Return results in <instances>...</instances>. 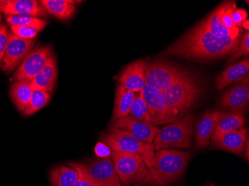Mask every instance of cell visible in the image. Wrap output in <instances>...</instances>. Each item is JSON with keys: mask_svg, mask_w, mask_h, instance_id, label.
<instances>
[{"mask_svg": "<svg viewBox=\"0 0 249 186\" xmlns=\"http://www.w3.org/2000/svg\"><path fill=\"white\" fill-rule=\"evenodd\" d=\"M240 40V37L217 38L199 24L169 46L162 54L187 59H216L235 52Z\"/></svg>", "mask_w": 249, "mask_h": 186, "instance_id": "6da1fadb", "label": "cell"}, {"mask_svg": "<svg viewBox=\"0 0 249 186\" xmlns=\"http://www.w3.org/2000/svg\"><path fill=\"white\" fill-rule=\"evenodd\" d=\"M191 159L189 152L161 149L154 154L153 162L145 180L138 186H165L182 177Z\"/></svg>", "mask_w": 249, "mask_h": 186, "instance_id": "7a4b0ae2", "label": "cell"}, {"mask_svg": "<svg viewBox=\"0 0 249 186\" xmlns=\"http://www.w3.org/2000/svg\"><path fill=\"white\" fill-rule=\"evenodd\" d=\"M200 93L198 81L188 72L162 92L166 106L176 120L193 107Z\"/></svg>", "mask_w": 249, "mask_h": 186, "instance_id": "3957f363", "label": "cell"}, {"mask_svg": "<svg viewBox=\"0 0 249 186\" xmlns=\"http://www.w3.org/2000/svg\"><path fill=\"white\" fill-rule=\"evenodd\" d=\"M195 120L194 114L184 115L159 130L153 142L155 151L171 148H190Z\"/></svg>", "mask_w": 249, "mask_h": 186, "instance_id": "277c9868", "label": "cell"}, {"mask_svg": "<svg viewBox=\"0 0 249 186\" xmlns=\"http://www.w3.org/2000/svg\"><path fill=\"white\" fill-rule=\"evenodd\" d=\"M100 138L111 151L141 155L148 169L152 166L155 152L153 143H145L128 133L113 127H110V131L101 135Z\"/></svg>", "mask_w": 249, "mask_h": 186, "instance_id": "5b68a950", "label": "cell"}, {"mask_svg": "<svg viewBox=\"0 0 249 186\" xmlns=\"http://www.w3.org/2000/svg\"><path fill=\"white\" fill-rule=\"evenodd\" d=\"M110 157L114 162L120 182L124 186H139L148 176L149 170L141 155L112 151Z\"/></svg>", "mask_w": 249, "mask_h": 186, "instance_id": "8992f818", "label": "cell"}, {"mask_svg": "<svg viewBox=\"0 0 249 186\" xmlns=\"http://www.w3.org/2000/svg\"><path fill=\"white\" fill-rule=\"evenodd\" d=\"M187 72L182 68L174 64L155 61L146 65L145 85L163 92Z\"/></svg>", "mask_w": 249, "mask_h": 186, "instance_id": "52a82bcc", "label": "cell"}, {"mask_svg": "<svg viewBox=\"0 0 249 186\" xmlns=\"http://www.w3.org/2000/svg\"><path fill=\"white\" fill-rule=\"evenodd\" d=\"M53 55L51 46H44L32 50L22 60L15 74L16 81L30 83L35 77L43 69L49 58Z\"/></svg>", "mask_w": 249, "mask_h": 186, "instance_id": "ba28073f", "label": "cell"}, {"mask_svg": "<svg viewBox=\"0 0 249 186\" xmlns=\"http://www.w3.org/2000/svg\"><path fill=\"white\" fill-rule=\"evenodd\" d=\"M35 43V40H25L15 35L12 32H9L8 46L3 59L0 63V68L5 72L13 71L32 51Z\"/></svg>", "mask_w": 249, "mask_h": 186, "instance_id": "9c48e42d", "label": "cell"}, {"mask_svg": "<svg viewBox=\"0 0 249 186\" xmlns=\"http://www.w3.org/2000/svg\"><path fill=\"white\" fill-rule=\"evenodd\" d=\"M141 93L149 108L152 124L158 125L176 121L166 106L162 92L145 85Z\"/></svg>", "mask_w": 249, "mask_h": 186, "instance_id": "30bf717a", "label": "cell"}, {"mask_svg": "<svg viewBox=\"0 0 249 186\" xmlns=\"http://www.w3.org/2000/svg\"><path fill=\"white\" fill-rule=\"evenodd\" d=\"M89 177L99 186H122L111 158H95L85 165Z\"/></svg>", "mask_w": 249, "mask_h": 186, "instance_id": "8fae6325", "label": "cell"}, {"mask_svg": "<svg viewBox=\"0 0 249 186\" xmlns=\"http://www.w3.org/2000/svg\"><path fill=\"white\" fill-rule=\"evenodd\" d=\"M124 131L145 143H153L159 128L152 124H146L138 121L129 116L113 121L111 127Z\"/></svg>", "mask_w": 249, "mask_h": 186, "instance_id": "7c38bea8", "label": "cell"}, {"mask_svg": "<svg viewBox=\"0 0 249 186\" xmlns=\"http://www.w3.org/2000/svg\"><path fill=\"white\" fill-rule=\"evenodd\" d=\"M221 113L217 110H208L201 115L196 124V146L206 148L211 144V138L220 118Z\"/></svg>", "mask_w": 249, "mask_h": 186, "instance_id": "4fadbf2b", "label": "cell"}, {"mask_svg": "<svg viewBox=\"0 0 249 186\" xmlns=\"http://www.w3.org/2000/svg\"><path fill=\"white\" fill-rule=\"evenodd\" d=\"M0 12L8 16L29 15L47 17V12L36 0H4L0 1Z\"/></svg>", "mask_w": 249, "mask_h": 186, "instance_id": "5bb4252c", "label": "cell"}, {"mask_svg": "<svg viewBox=\"0 0 249 186\" xmlns=\"http://www.w3.org/2000/svg\"><path fill=\"white\" fill-rule=\"evenodd\" d=\"M248 138L247 128L236 130L221 134L211 138L212 148L222 150L233 154H241Z\"/></svg>", "mask_w": 249, "mask_h": 186, "instance_id": "9a60e30c", "label": "cell"}, {"mask_svg": "<svg viewBox=\"0 0 249 186\" xmlns=\"http://www.w3.org/2000/svg\"><path fill=\"white\" fill-rule=\"evenodd\" d=\"M147 64L144 61H138L127 66L120 74L117 81L128 90L138 93L145 85V72Z\"/></svg>", "mask_w": 249, "mask_h": 186, "instance_id": "2e32d148", "label": "cell"}, {"mask_svg": "<svg viewBox=\"0 0 249 186\" xmlns=\"http://www.w3.org/2000/svg\"><path fill=\"white\" fill-rule=\"evenodd\" d=\"M249 81L237 84L222 94L221 105L231 112L243 111L249 105Z\"/></svg>", "mask_w": 249, "mask_h": 186, "instance_id": "e0dca14e", "label": "cell"}, {"mask_svg": "<svg viewBox=\"0 0 249 186\" xmlns=\"http://www.w3.org/2000/svg\"><path fill=\"white\" fill-rule=\"evenodd\" d=\"M58 78V67L55 57L52 55L43 69L30 82L32 89H38L52 93Z\"/></svg>", "mask_w": 249, "mask_h": 186, "instance_id": "ac0fdd59", "label": "cell"}, {"mask_svg": "<svg viewBox=\"0 0 249 186\" xmlns=\"http://www.w3.org/2000/svg\"><path fill=\"white\" fill-rule=\"evenodd\" d=\"M249 60H244L231 66L222 72L216 79L217 89L221 90L233 83L249 81Z\"/></svg>", "mask_w": 249, "mask_h": 186, "instance_id": "d6986e66", "label": "cell"}, {"mask_svg": "<svg viewBox=\"0 0 249 186\" xmlns=\"http://www.w3.org/2000/svg\"><path fill=\"white\" fill-rule=\"evenodd\" d=\"M225 6V2L219 5L216 10H214L212 13L206 19H204L200 24L208 31L213 36L217 38L240 37V30H229L227 28H225L222 23L221 17Z\"/></svg>", "mask_w": 249, "mask_h": 186, "instance_id": "ffe728a7", "label": "cell"}, {"mask_svg": "<svg viewBox=\"0 0 249 186\" xmlns=\"http://www.w3.org/2000/svg\"><path fill=\"white\" fill-rule=\"evenodd\" d=\"M245 124L244 112H222L212 138L225 133L244 128Z\"/></svg>", "mask_w": 249, "mask_h": 186, "instance_id": "44dd1931", "label": "cell"}, {"mask_svg": "<svg viewBox=\"0 0 249 186\" xmlns=\"http://www.w3.org/2000/svg\"><path fill=\"white\" fill-rule=\"evenodd\" d=\"M135 99V93L128 90L123 85H119L116 91L113 121L129 116L131 107Z\"/></svg>", "mask_w": 249, "mask_h": 186, "instance_id": "7402d4cb", "label": "cell"}, {"mask_svg": "<svg viewBox=\"0 0 249 186\" xmlns=\"http://www.w3.org/2000/svg\"><path fill=\"white\" fill-rule=\"evenodd\" d=\"M39 2L47 13L58 19L67 20L73 16L75 12V4L78 2L70 0H41Z\"/></svg>", "mask_w": 249, "mask_h": 186, "instance_id": "603a6c76", "label": "cell"}, {"mask_svg": "<svg viewBox=\"0 0 249 186\" xmlns=\"http://www.w3.org/2000/svg\"><path fill=\"white\" fill-rule=\"evenodd\" d=\"M32 89L30 83L25 81H16L10 89V96L18 110L23 112L29 105L32 99Z\"/></svg>", "mask_w": 249, "mask_h": 186, "instance_id": "cb8c5ba5", "label": "cell"}, {"mask_svg": "<svg viewBox=\"0 0 249 186\" xmlns=\"http://www.w3.org/2000/svg\"><path fill=\"white\" fill-rule=\"evenodd\" d=\"M52 186H73L78 180V173L72 168L61 165L50 170Z\"/></svg>", "mask_w": 249, "mask_h": 186, "instance_id": "d4e9b609", "label": "cell"}, {"mask_svg": "<svg viewBox=\"0 0 249 186\" xmlns=\"http://www.w3.org/2000/svg\"><path fill=\"white\" fill-rule=\"evenodd\" d=\"M10 26H26L37 29L39 32L43 31L48 25L44 19L29 15H14L8 16L6 19Z\"/></svg>", "mask_w": 249, "mask_h": 186, "instance_id": "484cf974", "label": "cell"}, {"mask_svg": "<svg viewBox=\"0 0 249 186\" xmlns=\"http://www.w3.org/2000/svg\"><path fill=\"white\" fill-rule=\"evenodd\" d=\"M51 99V93L38 89H34L32 99L26 110L22 112L25 116H30L43 109L48 104Z\"/></svg>", "mask_w": 249, "mask_h": 186, "instance_id": "4316f807", "label": "cell"}, {"mask_svg": "<svg viewBox=\"0 0 249 186\" xmlns=\"http://www.w3.org/2000/svg\"><path fill=\"white\" fill-rule=\"evenodd\" d=\"M129 116L138 121H142L146 124H152L149 108L142 99L141 92L135 94V99L131 107Z\"/></svg>", "mask_w": 249, "mask_h": 186, "instance_id": "83f0119b", "label": "cell"}, {"mask_svg": "<svg viewBox=\"0 0 249 186\" xmlns=\"http://www.w3.org/2000/svg\"><path fill=\"white\" fill-rule=\"evenodd\" d=\"M69 166L78 173V180L73 186H99L89 177L85 165L81 164L79 162H71Z\"/></svg>", "mask_w": 249, "mask_h": 186, "instance_id": "f1b7e54d", "label": "cell"}, {"mask_svg": "<svg viewBox=\"0 0 249 186\" xmlns=\"http://www.w3.org/2000/svg\"><path fill=\"white\" fill-rule=\"evenodd\" d=\"M11 30L14 34L25 40H34L39 33L35 28L26 26H11Z\"/></svg>", "mask_w": 249, "mask_h": 186, "instance_id": "f546056e", "label": "cell"}, {"mask_svg": "<svg viewBox=\"0 0 249 186\" xmlns=\"http://www.w3.org/2000/svg\"><path fill=\"white\" fill-rule=\"evenodd\" d=\"M249 53V32H246L245 35L242 38L241 42L239 45L237 50L235 51L234 54L231 57L230 62L236 61L238 59L239 57L242 56L247 55Z\"/></svg>", "mask_w": 249, "mask_h": 186, "instance_id": "4dcf8cb0", "label": "cell"}, {"mask_svg": "<svg viewBox=\"0 0 249 186\" xmlns=\"http://www.w3.org/2000/svg\"><path fill=\"white\" fill-rule=\"evenodd\" d=\"M8 29L5 25H0V63L2 62L8 43Z\"/></svg>", "mask_w": 249, "mask_h": 186, "instance_id": "1f68e13d", "label": "cell"}, {"mask_svg": "<svg viewBox=\"0 0 249 186\" xmlns=\"http://www.w3.org/2000/svg\"><path fill=\"white\" fill-rule=\"evenodd\" d=\"M231 17L235 26L237 28H240L243 25V22L246 20L247 12L243 8H234L232 11Z\"/></svg>", "mask_w": 249, "mask_h": 186, "instance_id": "d6a6232c", "label": "cell"}, {"mask_svg": "<svg viewBox=\"0 0 249 186\" xmlns=\"http://www.w3.org/2000/svg\"><path fill=\"white\" fill-rule=\"evenodd\" d=\"M95 153L98 157H110L112 151L106 144L103 142H99L95 148Z\"/></svg>", "mask_w": 249, "mask_h": 186, "instance_id": "836d02e7", "label": "cell"}, {"mask_svg": "<svg viewBox=\"0 0 249 186\" xmlns=\"http://www.w3.org/2000/svg\"><path fill=\"white\" fill-rule=\"evenodd\" d=\"M245 148H246V150H244V156L246 157V159H247V161H249V138H247V140H246V144H245Z\"/></svg>", "mask_w": 249, "mask_h": 186, "instance_id": "e575fe53", "label": "cell"}, {"mask_svg": "<svg viewBox=\"0 0 249 186\" xmlns=\"http://www.w3.org/2000/svg\"><path fill=\"white\" fill-rule=\"evenodd\" d=\"M249 20H248V19H246V20L244 22H243V25H242V26H243V28H245V29H246V30H249Z\"/></svg>", "mask_w": 249, "mask_h": 186, "instance_id": "d590c367", "label": "cell"}, {"mask_svg": "<svg viewBox=\"0 0 249 186\" xmlns=\"http://www.w3.org/2000/svg\"><path fill=\"white\" fill-rule=\"evenodd\" d=\"M1 20H2V15H1V12H0V25H1Z\"/></svg>", "mask_w": 249, "mask_h": 186, "instance_id": "8d00e7d4", "label": "cell"}, {"mask_svg": "<svg viewBox=\"0 0 249 186\" xmlns=\"http://www.w3.org/2000/svg\"></svg>", "mask_w": 249, "mask_h": 186, "instance_id": "74e56055", "label": "cell"}]
</instances>
